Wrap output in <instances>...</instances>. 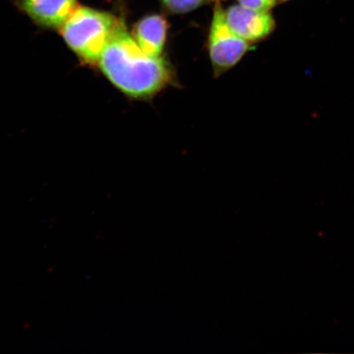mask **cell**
Returning <instances> with one entry per match:
<instances>
[{"label": "cell", "instance_id": "obj_6", "mask_svg": "<svg viewBox=\"0 0 354 354\" xmlns=\"http://www.w3.org/2000/svg\"><path fill=\"white\" fill-rule=\"evenodd\" d=\"M168 25L161 15H153L137 22L133 38L141 50L154 57H161L165 48Z\"/></svg>", "mask_w": 354, "mask_h": 354}, {"label": "cell", "instance_id": "obj_7", "mask_svg": "<svg viewBox=\"0 0 354 354\" xmlns=\"http://www.w3.org/2000/svg\"><path fill=\"white\" fill-rule=\"evenodd\" d=\"M167 10L176 15H183L196 10L207 2V0H161Z\"/></svg>", "mask_w": 354, "mask_h": 354}, {"label": "cell", "instance_id": "obj_1", "mask_svg": "<svg viewBox=\"0 0 354 354\" xmlns=\"http://www.w3.org/2000/svg\"><path fill=\"white\" fill-rule=\"evenodd\" d=\"M97 64L113 86L132 98H148L156 94L171 79L166 61L141 50L122 22Z\"/></svg>", "mask_w": 354, "mask_h": 354}, {"label": "cell", "instance_id": "obj_3", "mask_svg": "<svg viewBox=\"0 0 354 354\" xmlns=\"http://www.w3.org/2000/svg\"><path fill=\"white\" fill-rule=\"evenodd\" d=\"M209 55L216 72H224L236 64L249 50V42L234 34L225 20L220 2L216 3L209 34Z\"/></svg>", "mask_w": 354, "mask_h": 354}, {"label": "cell", "instance_id": "obj_4", "mask_svg": "<svg viewBox=\"0 0 354 354\" xmlns=\"http://www.w3.org/2000/svg\"><path fill=\"white\" fill-rule=\"evenodd\" d=\"M225 16L232 32L247 42L268 37L276 28L275 19L269 12L251 10L240 4L230 7Z\"/></svg>", "mask_w": 354, "mask_h": 354}, {"label": "cell", "instance_id": "obj_2", "mask_svg": "<svg viewBox=\"0 0 354 354\" xmlns=\"http://www.w3.org/2000/svg\"><path fill=\"white\" fill-rule=\"evenodd\" d=\"M120 24L109 12L78 6L59 30L66 46L80 59L97 64Z\"/></svg>", "mask_w": 354, "mask_h": 354}, {"label": "cell", "instance_id": "obj_9", "mask_svg": "<svg viewBox=\"0 0 354 354\" xmlns=\"http://www.w3.org/2000/svg\"><path fill=\"white\" fill-rule=\"evenodd\" d=\"M277 1L278 3H283L291 1V0H277Z\"/></svg>", "mask_w": 354, "mask_h": 354}, {"label": "cell", "instance_id": "obj_8", "mask_svg": "<svg viewBox=\"0 0 354 354\" xmlns=\"http://www.w3.org/2000/svg\"><path fill=\"white\" fill-rule=\"evenodd\" d=\"M239 4L251 10L269 12L277 6V0H237Z\"/></svg>", "mask_w": 354, "mask_h": 354}, {"label": "cell", "instance_id": "obj_5", "mask_svg": "<svg viewBox=\"0 0 354 354\" xmlns=\"http://www.w3.org/2000/svg\"><path fill=\"white\" fill-rule=\"evenodd\" d=\"M19 10L44 29L59 30L79 6L77 0H15Z\"/></svg>", "mask_w": 354, "mask_h": 354}]
</instances>
